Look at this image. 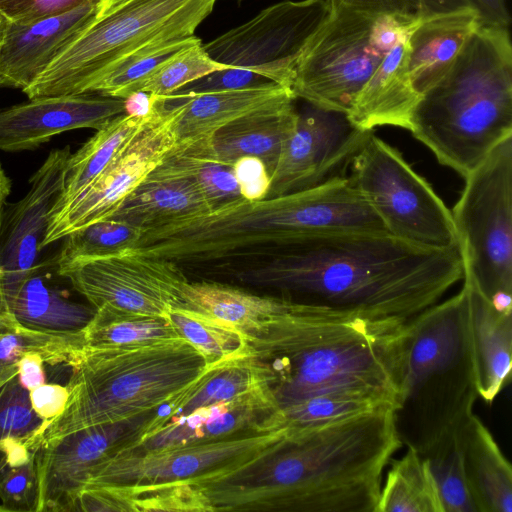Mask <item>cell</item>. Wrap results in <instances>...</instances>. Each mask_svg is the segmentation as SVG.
<instances>
[{"label": "cell", "mask_w": 512, "mask_h": 512, "mask_svg": "<svg viewBox=\"0 0 512 512\" xmlns=\"http://www.w3.org/2000/svg\"><path fill=\"white\" fill-rule=\"evenodd\" d=\"M155 109L147 116L124 113L115 117L96 130L97 132L80 149L71 154L66 167L64 189L54 207L51 220L96 180L119 151L151 118Z\"/></svg>", "instance_id": "32"}, {"label": "cell", "mask_w": 512, "mask_h": 512, "mask_svg": "<svg viewBox=\"0 0 512 512\" xmlns=\"http://www.w3.org/2000/svg\"><path fill=\"white\" fill-rule=\"evenodd\" d=\"M59 276L95 309L165 317L189 281L180 265L132 250L79 262Z\"/></svg>", "instance_id": "15"}, {"label": "cell", "mask_w": 512, "mask_h": 512, "mask_svg": "<svg viewBox=\"0 0 512 512\" xmlns=\"http://www.w3.org/2000/svg\"><path fill=\"white\" fill-rule=\"evenodd\" d=\"M45 265L24 280L16 291L0 302V310L10 312L27 328L55 333H81L96 309L75 300L45 276Z\"/></svg>", "instance_id": "30"}, {"label": "cell", "mask_w": 512, "mask_h": 512, "mask_svg": "<svg viewBox=\"0 0 512 512\" xmlns=\"http://www.w3.org/2000/svg\"><path fill=\"white\" fill-rule=\"evenodd\" d=\"M125 113V99L98 93L29 98L0 109V150L35 149L70 130H98Z\"/></svg>", "instance_id": "19"}, {"label": "cell", "mask_w": 512, "mask_h": 512, "mask_svg": "<svg viewBox=\"0 0 512 512\" xmlns=\"http://www.w3.org/2000/svg\"><path fill=\"white\" fill-rule=\"evenodd\" d=\"M88 0H0L8 22L25 24L67 12Z\"/></svg>", "instance_id": "48"}, {"label": "cell", "mask_w": 512, "mask_h": 512, "mask_svg": "<svg viewBox=\"0 0 512 512\" xmlns=\"http://www.w3.org/2000/svg\"><path fill=\"white\" fill-rule=\"evenodd\" d=\"M262 389L268 390L263 369L250 353L210 365L185 389L156 408L145 438L171 419L186 416L200 407L232 401Z\"/></svg>", "instance_id": "27"}, {"label": "cell", "mask_w": 512, "mask_h": 512, "mask_svg": "<svg viewBox=\"0 0 512 512\" xmlns=\"http://www.w3.org/2000/svg\"><path fill=\"white\" fill-rule=\"evenodd\" d=\"M275 83L266 77L247 69L227 68L209 73L173 94H197L226 90H237L265 86Z\"/></svg>", "instance_id": "47"}, {"label": "cell", "mask_w": 512, "mask_h": 512, "mask_svg": "<svg viewBox=\"0 0 512 512\" xmlns=\"http://www.w3.org/2000/svg\"><path fill=\"white\" fill-rule=\"evenodd\" d=\"M152 173L192 180L202 190L213 210L243 198L232 166L217 160L211 135L175 143Z\"/></svg>", "instance_id": "33"}, {"label": "cell", "mask_w": 512, "mask_h": 512, "mask_svg": "<svg viewBox=\"0 0 512 512\" xmlns=\"http://www.w3.org/2000/svg\"><path fill=\"white\" fill-rule=\"evenodd\" d=\"M331 6V0L282 1L203 47L220 64L251 70L292 90L300 56Z\"/></svg>", "instance_id": "13"}, {"label": "cell", "mask_w": 512, "mask_h": 512, "mask_svg": "<svg viewBox=\"0 0 512 512\" xmlns=\"http://www.w3.org/2000/svg\"><path fill=\"white\" fill-rule=\"evenodd\" d=\"M372 213L349 177L335 175L314 187L249 201L144 231L132 251L178 265H199L274 254L297 238L326 231H360Z\"/></svg>", "instance_id": "4"}, {"label": "cell", "mask_w": 512, "mask_h": 512, "mask_svg": "<svg viewBox=\"0 0 512 512\" xmlns=\"http://www.w3.org/2000/svg\"><path fill=\"white\" fill-rule=\"evenodd\" d=\"M284 296L257 295L215 281H188L177 308L192 310L242 332L247 339L288 303Z\"/></svg>", "instance_id": "31"}, {"label": "cell", "mask_w": 512, "mask_h": 512, "mask_svg": "<svg viewBox=\"0 0 512 512\" xmlns=\"http://www.w3.org/2000/svg\"><path fill=\"white\" fill-rule=\"evenodd\" d=\"M464 178L451 210L463 277L498 311L512 313V136Z\"/></svg>", "instance_id": "9"}, {"label": "cell", "mask_w": 512, "mask_h": 512, "mask_svg": "<svg viewBox=\"0 0 512 512\" xmlns=\"http://www.w3.org/2000/svg\"><path fill=\"white\" fill-rule=\"evenodd\" d=\"M227 68L230 67L209 57L200 40L163 62L144 80L138 91L157 96L170 95L209 73Z\"/></svg>", "instance_id": "44"}, {"label": "cell", "mask_w": 512, "mask_h": 512, "mask_svg": "<svg viewBox=\"0 0 512 512\" xmlns=\"http://www.w3.org/2000/svg\"><path fill=\"white\" fill-rule=\"evenodd\" d=\"M468 486L478 512H512V469L498 443L472 413L459 428Z\"/></svg>", "instance_id": "29"}, {"label": "cell", "mask_w": 512, "mask_h": 512, "mask_svg": "<svg viewBox=\"0 0 512 512\" xmlns=\"http://www.w3.org/2000/svg\"><path fill=\"white\" fill-rule=\"evenodd\" d=\"M306 104L281 148L266 198L308 189L335 176L332 173L351 161L372 132L354 125L346 113Z\"/></svg>", "instance_id": "17"}, {"label": "cell", "mask_w": 512, "mask_h": 512, "mask_svg": "<svg viewBox=\"0 0 512 512\" xmlns=\"http://www.w3.org/2000/svg\"><path fill=\"white\" fill-rule=\"evenodd\" d=\"M382 406L393 405L367 396L334 394L311 398L280 411L283 427L299 432L364 414Z\"/></svg>", "instance_id": "42"}, {"label": "cell", "mask_w": 512, "mask_h": 512, "mask_svg": "<svg viewBox=\"0 0 512 512\" xmlns=\"http://www.w3.org/2000/svg\"><path fill=\"white\" fill-rule=\"evenodd\" d=\"M294 101L289 99L268 105L211 134L217 160L232 166L241 157H257L271 175L281 148L297 123L298 110Z\"/></svg>", "instance_id": "26"}, {"label": "cell", "mask_w": 512, "mask_h": 512, "mask_svg": "<svg viewBox=\"0 0 512 512\" xmlns=\"http://www.w3.org/2000/svg\"><path fill=\"white\" fill-rule=\"evenodd\" d=\"M331 3L329 15L300 56L292 91L313 106L347 114L387 53L373 37L378 13Z\"/></svg>", "instance_id": "11"}, {"label": "cell", "mask_w": 512, "mask_h": 512, "mask_svg": "<svg viewBox=\"0 0 512 512\" xmlns=\"http://www.w3.org/2000/svg\"><path fill=\"white\" fill-rule=\"evenodd\" d=\"M143 231L121 220L107 218L75 230L64 237L55 259L56 273L79 262L112 256L136 247Z\"/></svg>", "instance_id": "38"}, {"label": "cell", "mask_w": 512, "mask_h": 512, "mask_svg": "<svg viewBox=\"0 0 512 512\" xmlns=\"http://www.w3.org/2000/svg\"><path fill=\"white\" fill-rule=\"evenodd\" d=\"M209 366L183 338L133 347L84 346L70 366L66 407L49 421L41 444L153 410Z\"/></svg>", "instance_id": "7"}, {"label": "cell", "mask_w": 512, "mask_h": 512, "mask_svg": "<svg viewBox=\"0 0 512 512\" xmlns=\"http://www.w3.org/2000/svg\"><path fill=\"white\" fill-rule=\"evenodd\" d=\"M478 10L482 24L509 27L507 0H471Z\"/></svg>", "instance_id": "52"}, {"label": "cell", "mask_w": 512, "mask_h": 512, "mask_svg": "<svg viewBox=\"0 0 512 512\" xmlns=\"http://www.w3.org/2000/svg\"><path fill=\"white\" fill-rule=\"evenodd\" d=\"M38 481L35 455L26 463L6 467L0 472L2 511L36 512Z\"/></svg>", "instance_id": "45"}, {"label": "cell", "mask_w": 512, "mask_h": 512, "mask_svg": "<svg viewBox=\"0 0 512 512\" xmlns=\"http://www.w3.org/2000/svg\"><path fill=\"white\" fill-rule=\"evenodd\" d=\"M351 161L352 183L389 234L430 249L458 247L451 210L398 150L370 132Z\"/></svg>", "instance_id": "10"}, {"label": "cell", "mask_w": 512, "mask_h": 512, "mask_svg": "<svg viewBox=\"0 0 512 512\" xmlns=\"http://www.w3.org/2000/svg\"><path fill=\"white\" fill-rule=\"evenodd\" d=\"M0 511H2L1 507H0Z\"/></svg>", "instance_id": "57"}, {"label": "cell", "mask_w": 512, "mask_h": 512, "mask_svg": "<svg viewBox=\"0 0 512 512\" xmlns=\"http://www.w3.org/2000/svg\"><path fill=\"white\" fill-rule=\"evenodd\" d=\"M100 0H88L59 15L19 24L5 21L0 43V86H32L94 20Z\"/></svg>", "instance_id": "20"}, {"label": "cell", "mask_w": 512, "mask_h": 512, "mask_svg": "<svg viewBox=\"0 0 512 512\" xmlns=\"http://www.w3.org/2000/svg\"><path fill=\"white\" fill-rule=\"evenodd\" d=\"M409 131L462 177L512 136L509 27L479 26L448 73L422 94Z\"/></svg>", "instance_id": "5"}, {"label": "cell", "mask_w": 512, "mask_h": 512, "mask_svg": "<svg viewBox=\"0 0 512 512\" xmlns=\"http://www.w3.org/2000/svg\"><path fill=\"white\" fill-rule=\"evenodd\" d=\"M5 19L4 17L0 14V43H1V40H2V35H3V30H4V26H5Z\"/></svg>", "instance_id": "56"}, {"label": "cell", "mask_w": 512, "mask_h": 512, "mask_svg": "<svg viewBox=\"0 0 512 512\" xmlns=\"http://www.w3.org/2000/svg\"><path fill=\"white\" fill-rule=\"evenodd\" d=\"M463 279L477 393L491 405L511 378L512 313L498 311L469 279Z\"/></svg>", "instance_id": "22"}, {"label": "cell", "mask_w": 512, "mask_h": 512, "mask_svg": "<svg viewBox=\"0 0 512 512\" xmlns=\"http://www.w3.org/2000/svg\"><path fill=\"white\" fill-rule=\"evenodd\" d=\"M12 183L6 171L4 170L0 160V230L2 224L3 213L6 207V201L11 193Z\"/></svg>", "instance_id": "54"}, {"label": "cell", "mask_w": 512, "mask_h": 512, "mask_svg": "<svg viewBox=\"0 0 512 512\" xmlns=\"http://www.w3.org/2000/svg\"><path fill=\"white\" fill-rule=\"evenodd\" d=\"M127 1L129 0H100L98 5V12L95 17H100Z\"/></svg>", "instance_id": "55"}, {"label": "cell", "mask_w": 512, "mask_h": 512, "mask_svg": "<svg viewBox=\"0 0 512 512\" xmlns=\"http://www.w3.org/2000/svg\"><path fill=\"white\" fill-rule=\"evenodd\" d=\"M409 54L408 38L385 55L347 113L354 125L366 131L379 126L409 130L412 113L422 97L411 78Z\"/></svg>", "instance_id": "23"}, {"label": "cell", "mask_w": 512, "mask_h": 512, "mask_svg": "<svg viewBox=\"0 0 512 512\" xmlns=\"http://www.w3.org/2000/svg\"><path fill=\"white\" fill-rule=\"evenodd\" d=\"M117 487L122 489L130 512H214L198 484L166 482Z\"/></svg>", "instance_id": "43"}, {"label": "cell", "mask_w": 512, "mask_h": 512, "mask_svg": "<svg viewBox=\"0 0 512 512\" xmlns=\"http://www.w3.org/2000/svg\"><path fill=\"white\" fill-rule=\"evenodd\" d=\"M350 7L373 13H399L429 18L466 7H474L471 0H333Z\"/></svg>", "instance_id": "46"}, {"label": "cell", "mask_w": 512, "mask_h": 512, "mask_svg": "<svg viewBox=\"0 0 512 512\" xmlns=\"http://www.w3.org/2000/svg\"><path fill=\"white\" fill-rule=\"evenodd\" d=\"M170 96L179 108L174 123L176 143L211 135L253 111L277 102L296 99L291 89L277 83L237 90Z\"/></svg>", "instance_id": "25"}, {"label": "cell", "mask_w": 512, "mask_h": 512, "mask_svg": "<svg viewBox=\"0 0 512 512\" xmlns=\"http://www.w3.org/2000/svg\"><path fill=\"white\" fill-rule=\"evenodd\" d=\"M232 169L244 199L258 201L267 197L270 174L261 159L253 156L241 157L234 162Z\"/></svg>", "instance_id": "49"}, {"label": "cell", "mask_w": 512, "mask_h": 512, "mask_svg": "<svg viewBox=\"0 0 512 512\" xmlns=\"http://www.w3.org/2000/svg\"><path fill=\"white\" fill-rule=\"evenodd\" d=\"M477 398L463 285L407 321L403 383L394 409L402 445L423 454L460 428Z\"/></svg>", "instance_id": "6"}, {"label": "cell", "mask_w": 512, "mask_h": 512, "mask_svg": "<svg viewBox=\"0 0 512 512\" xmlns=\"http://www.w3.org/2000/svg\"><path fill=\"white\" fill-rule=\"evenodd\" d=\"M286 432L283 427L231 439L156 450L125 448L100 463L92 471L85 487L208 483L249 465L270 451Z\"/></svg>", "instance_id": "12"}, {"label": "cell", "mask_w": 512, "mask_h": 512, "mask_svg": "<svg viewBox=\"0 0 512 512\" xmlns=\"http://www.w3.org/2000/svg\"><path fill=\"white\" fill-rule=\"evenodd\" d=\"M402 445L394 407L292 432L224 478L199 484L215 511L375 512Z\"/></svg>", "instance_id": "2"}, {"label": "cell", "mask_w": 512, "mask_h": 512, "mask_svg": "<svg viewBox=\"0 0 512 512\" xmlns=\"http://www.w3.org/2000/svg\"><path fill=\"white\" fill-rule=\"evenodd\" d=\"M216 0H129L94 20L24 93H88L124 59L148 46L194 36Z\"/></svg>", "instance_id": "8"}, {"label": "cell", "mask_w": 512, "mask_h": 512, "mask_svg": "<svg viewBox=\"0 0 512 512\" xmlns=\"http://www.w3.org/2000/svg\"><path fill=\"white\" fill-rule=\"evenodd\" d=\"M18 375V374H17ZM49 420L32 408L18 376L0 387V472L29 461L41 445Z\"/></svg>", "instance_id": "34"}, {"label": "cell", "mask_w": 512, "mask_h": 512, "mask_svg": "<svg viewBox=\"0 0 512 512\" xmlns=\"http://www.w3.org/2000/svg\"><path fill=\"white\" fill-rule=\"evenodd\" d=\"M69 146L53 149L19 201L6 204L0 230V302L40 269L42 244L63 189Z\"/></svg>", "instance_id": "18"}, {"label": "cell", "mask_w": 512, "mask_h": 512, "mask_svg": "<svg viewBox=\"0 0 512 512\" xmlns=\"http://www.w3.org/2000/svg\"><path fill=\"white\" fill-rule=\"evenodd\" d=\"M157 95L138 91L125 98V113L136 116H147L153 112Z\"/></svg>", "instance_id": "53"}, {"label": "cell", "mask_w": 512, "mask_h": 512, "mask_svg": "<svg viewBox=\"0 0 512 512\" xmlns=\"http://www.w3.org/2000/svg\"><path fill=\"white\" fill-rule=\"evenodd\" d=\"M200 41L197 36L186 39L172 40L148 46L124 59L95 84L88 93L126 98L137 92L139 86L163 62L181 49Z\"/></svg>", "instance_id": "40"}, {"label": "cell", "mask_w": 512, "mask_h": 512, "mask_svg": "<svg viewBox=\"0 0 512 512\" xmlns=\"http://www.w3.org/2000/svg\"><path fill=\"white\" fill-rule=\"evenodd\" d=\"M179 108L169 96H157L151 118L119 151L96 180L49 223L42 248L71 232L110 218L124 200L161 163L175 145Z\"/></svg>", "instance_id": "14"}, {"label": "cell", "mask_w": 512, "mask_h": 512, "mask_svg": "<svg viewBox=\"0 0 512 512\" xmlns=\"http://www.w3.org/2000/svg\"><path fill=\"white\" fill-rule=\"evenodd\" d=\"M481 24L478 10L466 7L426 18L412 32L409 69L421 95L448 73Z\"/></svg>", "instance_id": "24"}, {"label": "cell", "mask_w": 512, "mask_h": 512, "mask_svg": "<svg viewBox=\"0 0 512 512\" xmlns=\"http://www.w3.org/2000/svg\"><path fill=\"white\" fill-rule=\"evenodd\" d=\"M69 398L67 386L60 384H42L29 391L33 410L45 420H53L65 409Z\"/></svg>", "instance_id": "50"}, {"label": "cell", "mask_w": 512, "mask_h": 512, "mask_svg": "<svg viewBox=\"0 0 512 512\" xmlns=\"http://www.w3.org/2000/svg\"><path fill=\"white\" fill-rule=\"evenodd\" d=\"M212 211L210 202L192 180L151 172L110 218L144 232Z\"/></svg>", "instance_id": "28"}, {"label": "cell", "mask_w": 512, "mask_h": 512, "mask_svg": "<svg viewBox=\"0 0 512 512\" xmlns=\"http://www.w3.org/2000/svg\"><path fill=\"white\" fill-rule=\"evenodd\" d=\"M283 428L281 411L268 390L200 407L174 418L128 447L139 451L231 439Z\"/></svg>", "instance_id": "21"}, {"label": "cell", "mask_w": 512, "mask_h": 512, "mask_svg": "<svg viewBox=\"0 0 512 512\" xmlns=\"http://www.w3.org/2000/svg\"><path fill=\"white\" fill-rule=\"evenodd\" d=\"M155 409L122 421L86 427L43 442L35 453L36 512L74 511L78 494L103 461L142 439Z\"/></svg>", "instance_id": "16"}, {"label": "cell", "mask_w": 512, "mask_h": 512, "mask_svg": "<svg viewBox=\"0 0 512 512\" xmlns=\"http://www.w3.org/2000/svg\"><path fill=\"white\" fill-rule=\"evenodd\" d=\"M421 455L428 460L444 512H478L464 471L459 429L442 437Z\"/></svg>", "instance_id": "41"}, {"label": "cell", "mask_w": 512, "mask_h": 512, "mask_svg": "<svg viewBox=\"0 0 512 512\" xmlns=\"http://www.w3.org/2000/svg\"><path fill=\"white\" fill-rule=\"evenodd\" d=\"M84 346L133 347L181 338L165 316L125 313L98 308L83 330Z\"/></svg>", "instance_id": "37"}, {"label": "cell", "mask_w": 512, "mask_h": 512, "mask_svg": "<svg viewBox=\"0 0 512 512\" xmlns=\"http://www.w3.org/2000/svg\"><path fill=\"white\" fill-rule=\"evenodd\" d=\"M84 345L83 331L55 334L30 329L0 310V387L17 376V363L24 354L37 352L45 363L71 366Z\"/></svg>", "instance_id": "35"}, {"label": "cell", "mask_w": 512, "mask_h": 512, "mask_svg": "<svg viewBox=\"0 0 512 512\" xmlns=\"http://www.w3.org/2000/svg\"><path fill=\"white\" fill-rule=\"evenodd\" d=\"M45 360L40 353L28 352L17 363L18 379L28 391L45 383Z\"/></svg>", "instance_id": "51"}, {"label": "cell", "mask_w": 512, "mask_h": 512, "mask_svg": "<svg viewBox=\"0 0 512 512\" xmlns=\"http://www.w3.org/2000/svg\"><path fill=\"white\" fill-rule=\"evenodd\" d=\"M168 319L179 336L200 353L207 365L249 353L248 339L242 332L206 315L172 308Z\"/></svg>", "instance_id": "39"}, {"label": "cell", "mask_w": 512, "mask_h": 512, "mask_svg": "<svg viewBox=\"0 0 512 512\" xmlns=\"http://www.w3.org/2000/svg\"><path fill=\"white\" fill-rule=\"evenodd\" d=\"M223 266L238 282L295 302L400 321L463 278L458 247L430 249L374 231L308 234L274 254Z\"/></svg>", "instance_id": "1"}, {"label": "cell", "mask_w": 512, "mask_h": 512, "mask_svg": "<svg viewBox=\"0 0 512 512\" xmlns=\"http://www.w3.org/2000/svg\"><path fill=\"white\" fill-rule=\"evenodd\" d=\"M375 512H444L428 460L418 451L407 448L391 461Z\"/></svg>", "instance_id": "36"}, {"label": "cell", "mask_w": 512, "mask_h": 512, "mask_svg": "<svg viewBox=\"0 0 512 512\" xmlns=\"http://www.w3.org/2000/svg\"><path fill=\"white\" fill-rule=\"evenodd\" d=\"M407 321L289 299L248 338L279 409L324 395H360L396 407L404 376Z\"/></svg>", "instance_id": "3"}]
</instances>
